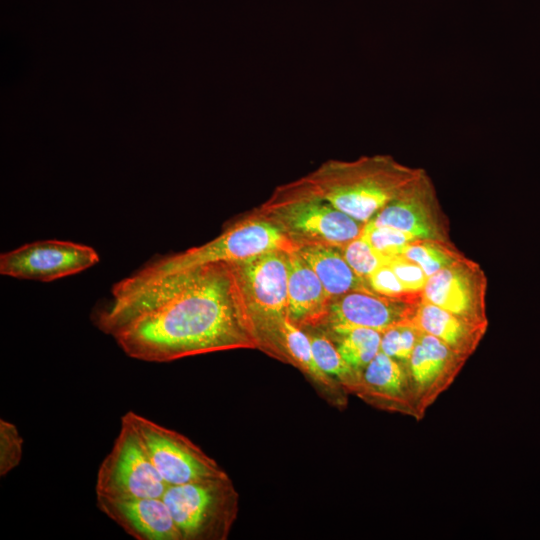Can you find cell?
I'll return each mask as SVG.
<instances>
[{
	"label": "cell",
	"instance_id": "19",
	"mask_svg": "<svg viewBox=\"0 0 540 540\" xmlns=\"http://www.w3.org/2000/svg\"><path fill=\"white\" fill-rule=\"evenodd\" d=\"M281 346L284 360L299 368L319 388L330 394L334 402L345 403L343 387L324 373L315 361L309 335L287 317L281 327Z\"/></svg>",
	"mask_w": 540,
	"mask_h": 540
},
{
	"label": "cell",
	"instance_id": "4",
	"mask_svg": "<svg viewBox=\"0 0 540 540\" xmlns=\"http://www.w3.org/2000/svg\"><path fill=\"white\" fill-rule=\"evenodd\" d=\"M296 246L273 224L249 215L215 239L182 253L165 256L118 282L112 295H119L182 270L209 263H238L266 252L295 251Z\"/></svg>",
	"mask_w": 540,
	"mask_h": 540
},
{
	"label": "cell",
	"instance_id": "27",
	"mask_svg": "<svg viewBox=\"0 0 540 540\" xmlns=\"http://www.w3.org/2000/svg\"><path fill=\"white\" fill-rule=\"evenodd\" d=\"M367 283L373 292L386 297L408 301H420L422 299V296L406 291L388 262L372 273L367 279Z\"/></svg>",
	"mask_w": 540,
	"mask_h": 540
},
{
	"label": "cell",
	"instance_id": "10",
	"mask_svg": "<svg viewBox=\"0 0 540 540\" xmlns=\"http://www.w3.org/2000/svg\"><path fill=\"white\" fill-rule=\"evenodd\" d=\"M368 223L399 229L419 239L451 241L448 219L424 169Z\"/></svg>",
	"mask_w": 540,
	"mask_h": 540
},
{
	"label": "cell",
	"instance_id": "3",
	"mask_svg": "<svg viewBox=\"0 0 540 540\" xmlns=\"http://www.w3.org/2000/svg\"><path fill=\"white\" fill-rule=\"evenodd\" d=\"M250 215L273 224L296 248L306 245L342 248L358 238L366 224L314 194L302 177L277 187Z\"/></svg>",
	"mask_w": 540,
	"mask_h": 540
},
{
	"label": "cell",
	"instance_id": "17",
	"mask_svg": "<svg viewBox=\"0 0 540 540\" xmlns=\"http://www.w3.org/2000/svg\"><path fill=\"white\" fill-rule=\"evenodd\" d=\"M413 321L422 332L430 334L457 354L469 359L487 332L488 326L466 321L424 299Z\"/></svg>",
	"mask_w": 540,
	"mask_h": 540
},
{
	"label": "cell",
	"instance_id": "5",
	"mask_svg": "<svg viewBox=\"0 0 540 540\" xmlns=\"http://www.w3.org/2000/svg\"><path fill=\"white\" fill-rule=\"evenodd\" d=\"M288 253L275 250L231 263L258 349L283 361L281 327L287 318Z\"/></svg>",
	"mask_w": 540,
	"mask_h": 540
},
{
	"label": "cell",
	"instance_id": "21",
	"mask_svg": "<svg viewBox=\"0 0 540 540\" xmlns=\"http://www.w3.org/2000/svg\"><path fill=\"white\" fill-rule=\"evenodd\" d=\"M336 347L343 359L357 372L365 368L380 352L381 332L353 328L336 333Z\"/></svg>",
	"mask_w": 540,
	"mask_h": 540
},
{
	"label": "cell",
	"instance_id": "26",
	"mask_svg": "<svg viewBox=\"0 0 540 540\" xmlns=\"http://www.w3.org/2000/svg\"><path fill=\"white\" fill-rule=\"evenodd\" d=\"M23 438L15 424L0 419V476L5 477L21 462Z\"/></svg>",
	"mask_w": 540,
	"mask_h": 540
},
{
	"label": "cell",
	"instance_id": "25",
	"mask_svg": "<svg viewBox=\"0 0 540 540\" xmlns=\"http://www.w3.org/2000/svg\"><path fill=\"white\" fill-rule=\"evenodd\" d=\"M375 250L385 256L400 254L406 245L419 239L414 235L388 226L366 223L361 234Z\"/></svg>",
	"mask_w": 540,
	"mask_h": 540
},
{
	"label": "cell",
	"instance_id": "8",
	"mask_svg": "<svg viewBox=\"0 0 540 540\" xmlns=\"http://www.w3.org/2000/svg\"><path fill=\"white\" fill-rule=\"evenodd\" d=\"M167 488L137 433L121 419L119 433L97 471L96 496L163 497Z\"/></svg>",
	"mask_w": 540,
	"mask_h": 540
},
{
	"label": "cell",
	"instance_id": "13",
	"mask_svg": "<svg viewBox=\"0 0 540 540\" xmlns=\"http://www.w3.org/2000/svg\"><path fill=\"white\" fill-rule=\"evenodd\" d=\"M468 359L457 354L438 338L422 332L405 365L413 393L417 420L446 391Z\"/></svg>",
	"mask_w": 540,
	"mask_h": 540
},
{
	"label": "cell",
	"instance_id": "1",
	"mask_svg": "<svg viewBox=\"0 0 540 540\" xmlns=\"http://www.w3.org/2000/svg\"><path fill=\"white\" fill-rule=\"evenodd\" d=\"M93 321L127 356L145 362L258 348L231 263L193 267L112 295Z\"/></svg>",
	"mask_w": 540,
	"mask_h": 540
},
{
	"label": "cell",
	"instance_id": "2",
	"mask_svg": "<svg viewBox=\"0 0 540 540\" xmlns=\"http://www.w3.org/2000/svg\"><path fill=\"white\" fill-rule=\"evenodd\" d=\"M421 171L390 155L377 154L350 161L331 159L302 179L314 194L367 223Z\"/></svg>",
	"mask_w": 540,
	"mask_h": 540
},
{
	"label": "cell",
	"instance_id": "14",
	"mask_svg": "<svg viewBox=\"0 0 540 540\" xmlns=\"http://www.w3.org/2000/svg\"><path fill=\"white\" fill-rule=\"evenodd\" d=\"M351 393L378 409L418 418L405 365L381 351L358 372Z\"/></svg>",
	"mask_w": 540,
	"mask_h": 540
},
{
	"label": "cell",
	"instance_id": "20",
	"mask_svg": "<svg viewBox=\"0 0 540 540\" xmlns=\"http://www.w3.org/2000/svg\"><path fill=\"white\" fill-rule=\"evenodd\" d=\"M418 264L428 278L466 257L450 241L416 239L404 247L400 253Z\"/></svg>",
	"mask_w": 540,
	"mask_h": 540
},
{
	"label": "cell",
	"instance_id": "28",
	"mask_svg": "<svg viewBox=\"0 0 540 540\" xmlns=\"http://www.w3.org/2000/svg\"><path fill=\"white\" fill-rule=\"evenodd\" d=\"M388 264L393 269L406 291L418 296L423 295L428 276L418 264L405 258L401 254L390 256Z\"/></svg>",
	"mask_w": 540,
	"mask_h": 540
},
{
	"label": "cell",
	"instance_id": "16",
	"mask_svg": "<svg viewBox=\"0 0 540 540\" xmlns=\"http://www.w3.org/2000/svg\"><path fill=\"white\" fill-rule=\"evenodd\" d=\"M287 317L301 327L322 326L331 298L309 264L297 253H288Z\"/></svg>",
	"mask_w": 540,
	"mask_h": 540
},
{
	"label": "cell",
	"instance_id": "23",
	"mask_svg": "<svg viewBox=\"0 0 540 540\" xmlns=\"http://www.w3.org/2000/svg\"><path fill=\"white\" fill-rule=\"evenodd\" d=\"M421 333L413 320L395 325L381 333L380 351L406 365Z\"/></svg>",
	"mask_w": 540,
	"mask_h": 540
},
{
	"label": "cell",
	"instance_id": "12",
	"mask_svg": "<svg viewBox=\"0 0 540 540\" xmlns=\"http://www.w3.org/2000/svg\"><path fill=\"white\" fill-rule=\"evenodd\" d=\"M420 301L390 298L371 290L353 291L331 300L323 325L333 334L353 328H369L382 333L412 321Z\"/></svg>",
	"mask_w": 540,
	"mask_h": 540
},
{
	"label": "cell",
	"instance_id": "15",
	"mask_svg": "<svg viewBox=\"0 0 540 540\" xmlns=\"http://www.w3.org/2000/svg\"><path fill=\"white\" fill-rule=\"evenodd\" d=\"M100 512L136 540H182L162 497L96 496Z\"/></svg>",
	"mask_w": 540,
	"mask_h": 540
},
{
	"label": "cell",
	"instance_id": "11",
	"mask_svg": "<svg viewBox=\"0 0 540 540\" xmlns=\"http://www.w3.org/2000/svg\"><path fill=\"white\" fill-rule=\"evenodd\" d=\"M487 283L480 265L464 257L430 276L422 299L466 321L488 326Z\"/></svg>",
	"mask_w": 540,
	"mask_h": 540
},
{
	"label": "cell",
	"instance_id": "6",
	"mask_svg": "<svg viewBox=\"0 0 540 540\" xmlns=\"http://www.w3.org/2000/svg\"><path fill=\"white\" fill-rule=\"evenodd\" d=\"M162 498L182 540L226 539L237 515L238 495L228 475L168 486Z\"/></svg>",
	"mask_w": 540,
	"mask_h": 540
},
{
	"label": "cell",
	"instance_id": "7",
	"mask_svg": "<svg viewBox=\"0 0 540 540\" xmlns=\"http://www.w3.org/2000/svg\"><path fill=\"white\" fill-rule=\"evenodd\" d=\"M121 419L133 427L168 486L227 475L213 458L183 434L134 411L126 412Z\"/></svg>",
	"mask_w": 540,
	"mask_h": 540
},
{
	"label": "cell",
	"instance_id": "18",
	"mask_svg": "<svg viewBox=\"0 0 540 540\" xmlns=\"http://www.w3.org/2000/svg\"><path fill=\"white\" fill-rule=\"evenodd\" d=\"M296 251L314 270L331 299L353 291L371 290L348 264L341 248L306 245Z\"/></svg>",
	"mask_w": 540,
	"mask_h": 540
},
{
	"label": "cell",
	"instance_id": "22",
	"mask_svg": "<svg viewBox=\"0 0 540 540\" xmlns=\"http://www.w3.org/2000/svg\"><path fill=\"white\" fill-rule=\"evenodd\" d=\"M309 338L319 368L338 381L347 393H351L358 372L343 359L336 345L329 338L323 335H309Z\"/></svg>",
	"mask_w": 540,
	"mask_h": 540
},
{
	"label": "cell",
	"instance_id": "9",
	"mask_svg": "<svg viewBox=\"0 0 540 540\" xmlns=\"http://www.w3.org/2000/svg\"><path fill=\"white\" fill-rule=\"evenodd\" d=\"M99 262L90 246L41 240L0 255V273L16 279L51 282L80 273Z\"/></svg>",
	"mask_w": 540,
	"mask_h": 540
},
{
	"label": "cell",
	"instance_id": "24",
	"mask_svg": "<svg viewBox=\"0 0 540 540\" xmlns=\"http://www.w3.org/2000/svg\"><path fill=\"white\" fill-rule=\"evenodd\" d=\"M341 251L354 272L366 282L390 258L375 250L361 235L342 247Z\"/></svg>",
	"mask_w": 540,
	"mask_h": 540
}]
</instances>
